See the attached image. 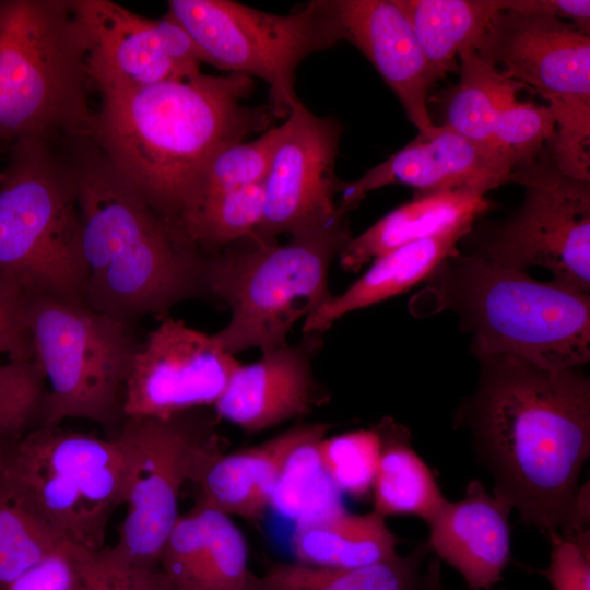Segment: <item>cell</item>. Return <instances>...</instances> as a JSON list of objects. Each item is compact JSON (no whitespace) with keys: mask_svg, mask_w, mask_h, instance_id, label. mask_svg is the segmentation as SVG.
<instances>
[{"mask_svg":"<svg viewBox=\"0 0 590 590\" xmlns=\"http://www.w3.org/2000/svg\"><path fill=\"white\" fill-rule=\"evenodd\" d=\"M475 391L455 414L468 428L493 494L546 535L575 509L590 455V380L581 368L550 369L508 355L475 356Z\"/></svg>","mask_w":590,"mask_h":590,"instance_id":"6da1fadb","label":"cell"},{"mask_svg":"<svg viewBox=\"0 0 590 590\" xmlns=\"http://www.w3.org/2000/svg\"><path fill=\"white\" fill-rule=\"evenodd\" d=\"M252 87L247 75L202 72L143 87H99L90 139L180 231L213 157L271 123L272 109L244 103Z\"/></svg>","mask_w":590,"mask_h":590,"instance_id":"7a4b0ae2","label":"cell"},{"mask_svg":"<svg viewBox=\"0 0 590 590\" xmlns=\"http://www.w3.org/2000/svg\"><path fill=\"white\" fill-rule=\"evenodd\" d=\"M86 266L85 304L134 324L210 298L208 256L166 222L90 138L70 144Z\"/></svg>","mask_w":590,"mask_h":590,"instance_id":"3957f363","label":"cell"},{"mask_svg":"<svg viewBox=\"0 0 590 590\" xmlns=\"http://www.w3.org/2000/svg\"><path fill=\"white\" fill-rule=\"evenodd\" d=\"M424 283L420 310L453 312L474 356L508 355L550 369L590 359L589 293L460 250Z\"/></svg>","mask_w":590,"mask_h":590,"instance_id":"277c9868","label":"cell"},{"mask_svg":"<svg viewBox=\"0 0 590 590\" xmlns=\"http://www.w3.org/2000/svg\"><path fill=\"white\" fill-rule=\"evenodd\" d=\"M91 83L73 0H0V142L90 138Z\"/></svg>","mask_w":590,"mask_h":590,"instance_id":"5b68a950","label":"cell"},{"mask_svg":"<svg viewBox=\"0 0 590 590\" xmlns=\"http://www.w3.org/2000/svg\"><path fill=\"white\" fill-rule=\"evenodd\" d=\"M1 173L0 276L30 296L85 304L87 272L70 144L13 142Z\"/></svg>","mask_w":590,"mask_h":590,"instance_id":"8992f818","label":"cell"},{"mask_svg":"<svg viewBox=\"0 0 590 590\" xmlns=\"http://www.w3.org/2000/svg\"><path fill=\"white\" fill-rule=\"evenodd\" d=\"M351 238L343 217L291 235L284 245L247 239L208 256L210 298L231 310L228 323L215 333L223 347L235 355L286 344L294 324L332 298L330 264Z\"/></svg>","mask_w":590,"mask_h":590,"instance_id":"52a82bcc","label":"cell"},{"mask_svg":"<svg viewBox=\"0 0 590 590\" xmlns=\"http://www.w3.org/2000/svg\"><path fill=\"white\" fill-rule=\"evenodd\" d=\"M34 359L48 389L39 426L69 418L102 426L115 438L125 421V388L139 346L133 324L85 304L30 296Z\"/></svg>","mask_w":590,"mask_h":590,"instance_id":"ba28073f","label":"cell"},{"mask_svg":"<svg viewBox=\"0 0 590 590\" xmlns=\"http://www.w3.org/2000/svg\"><path fill=\"white\" fill-rule=\"evenodd\" d=\"M0 472L63 542L83 547H104L108 521L126 502L128 459L119 435L37 426L0 453Z\"/></svg>","mask_w":590,"mask_h":590,"instance_id":"9c48e42d","label":"cell"},{"mask_svg":"<svg viewBox=\"0 0 590 590\" xmlns=\"http://www.w3.org/2000/svg\"><path fill=\"white\" fill-rule=\"evenodd\" d=\"M167 7L202 62L260 78L269 85L275 116L288 115L299 101L295 91L299 63L344 40L335 0H315L287 15L229 0H170Z\"/></svg>","mask_w":590,"mask_h":590,"instance_id":"30bf717a","label":"cell"},{"mask_svg":"<svg viewBox=\"0 0 590 590\" xmlns=\"http://www.w3.org/2000/svg\"><path fill=\"white\" fill-rule=\"evenodd\" d=\"M507 79L546 102L548 152L566 175L590 181V36L553 16L503 10L476 50Z\"/></svg>","mask_w":590,"mask_h":590,"instance_id":"8fae6325","label":"cell"},{"mask_svg":"<svg viewBox=\"0 0 590 590\" xmlns=\"http://www.w3.org/2000/svg\"><path fill=\"white\" fill-rule=\"evenodd\" d=\"M200 409L168 418L125 417L119 436L128 459L127 514L114 547L126 559L158 568L177 519L181 487L203 459L221 449L213 416Z\"/></svg>","mask_w":590,"mask_h":590,"instance_id":"7c38bea8","label":"cell"},{"mask_svg":"<svg viewBox=\"0 0 590 590\" xmlns=\"http://www.w3.org/2000/svg\"><path fill=\"white\" fill-rule=\"evenodd\" d=\"M510 182L524 189L521 205L469 252L512 269H546L554 282L590 294V181L564 174L546 146L516 166Z\"/></svg>","mask_w":590,"mask_h":590,"instance_id":"4fadbf2b","label":"cell"},{"mask_svg":"<svg viewBox=\"0 0 590 590\" xmlns=\"http://www.w3.org/2000/svg\"><path fill=\"white\" fill-rule=\"evenodd\" d=\"M282 128L264 180L263 215L248 238L259 244L276 243L283 233L294 235L346 216L335 203L344 186L334 173L339 122L315 115L298 101Z\"/></svg>","mask_w":590,"mask_h":590,"instance_id":"5bb4252c","label":"cell"},{"mask_svg":"<svg viewBox=\"0 0 590 590\" xmlns=\"http://www.w3.org/2000/svg\"><path fill=\"white\" fill-rule=\"evenodd\" d=\"M239 364L215 334L169 315L139 343L125 388V417L168 418L213 406Z\"/></svg>","mask_w":590,"mask_h":590,"instance_id":"9a60e30c","label":"cell"},{"mask_svg":"<svg viewBox=\"0 0 590 590\" xmlns=\"http://www.w3.org/2000/svg\"><path fill=\"white\" fill-rule=\"evenodd\" d=\"M73 8L96 88L143 87L201 73L192 39L167 13L152 20L110 0H73Z\"/></svg>","mask_w":590,"mask_h":590,"instance_id":"2e32d148","label":"cell"},{"mask_svg":"<svg viewBox=\"0 0 590 590\" xmlns=\"http://www.w3.org/2000/svg\"><path fill=\"white\" fill-rule=\"evenodd\" d=\"M512 163L497 150L472 141L446 125L435 126L353 182H344L339 211L346 213L370 191L402 184L417 193L452 192L477 197L505 184Z\"/></svg>","mask_w":590,"mask_h":590,"instance_id":"e0dca14e","label":"cell"},{"mask_svg":"<svg viewBox=\"0 0 590 590\" xmlns=\"http://www.w3.org/2000/svg\"><path fill=\"white\" fill-rule=\"evenodd\" d=\"M296 345L262 352L239 364L214 406L217 418L248 433L262 432L308 414L327 399L312 370L317 334Z\"/></svg>","mask_w":590,"mask_h":590,"instance_id":"ac0fdd59","label":"cell"},{"mask_svg":"<svg viewBox=\"0 0 590 590\" xmlns=\"http://www.w3.org/2000/svg\"><path fill=\"white\" fill-rule=\"evenodd\" d=\"M344 31L397 95L418 132L435 123L428 110V94L438 81L398 0H335Z\"/></svg>","mask_w":590,"mask_h":590,"instance_id":"d6986e66","label":"cell"},{"mask_svg":"<svg viewBox=\"0 0 590 590\" xmlns=\"http://www.w3.org/2000/svg\"><path fill=\"white\" fill-rule=\"evenodd\" d=\"M511 511L480 481H471L462 499H446L426 522L429 551L455 568L470 590H491L510 560Z\"/></svg>","mask_w":590,"mask_h":590,"instance_id":"ffe728a7","label":"cell"},{"mask_svg":"<svg viewBox=\"0 0 590 590\" xmlns=\"http://www.w3.org/2000/svg\"><path fill=\"white\" fill-rule=\"evenodd\" d=\"M158 569L172 590H244L247 542L231 516L196 504L166 538Z\"/></svg>","mask_w":590,"mask_h":590,"instance_id":"44dd1931","label":"cell"},{"mask_svg":"<svg viewBox=\"0 0 590 590\" xmlns=\"http://www.w3.org/2000/svg\"><path fill=\"white\" fill-rule=\"evenodd\" d=\"M316 426L317 423L297 425L251 447L210 453L191 480L199 488L197 504L231 517L259 521L270 505L286 458Z\"/></svg>","mask_w":590,"mask_h":590,"instance_id":"7402d4cb","label":"cell"},{"mask_svg":"<svg viewBox=\"0 0 590 590\" xmlns=\"http://www.w3.org/2000/svg\"><path fill=\"white\" fill-rule=\"evenodd\" d=\"M468 222L403 245L376 258L366 272L305 320L306 334H318L343 316L399 295L425 282L472 231Z\"/></svg>","mask_w":590,"mask_h":590,"instance_id":"603a6c76","label":"cell"},{"mask_svg":"<svg viewBox=\"0 0 590 590\" xmlns=\"http://www.w3.org/2000/svg\"><path fill=\"white\" fill-rule=\"evenodd\" d=\"M491 208L485 197L452 192L417 193L387 213L341 251V267L356 271L403 245L442 233L475 219Z\"/></svg>","mask_w":590,"mask_h":590,"instance_id":"cb8c5ba5","label":"cell"},{"mask_svg":"<svg viewBox=\"0 0 590 590\" xmlns=\"http://www.w3.org/2000/svg\"><path fill=\"white\" fill-rule=\"evenodd\" d=\"M398 540L374 510L352 514L345 508L295 524L291 538L297 562L335 569H355L397 554Z\"/></svg>","mask_w":590,"mask_h":590,"instance_id":"d4e9b609","label":"cell"},{"mask_svg":"<svg viewBox=\"0 0 590 590\" xmlns=\"http://www.w3.org/2000/svg\"><path fill=\"white\" fill-rule=\"evenodd\" d=\"M380 452L371 495L374 511L388 516H415L427 522L446 498L428 465L413 449L411 433L393 418L376 426Z\"/></svg>","mask_w":590,"mask_h":590,"instance_id":"484cf974","label":"cell"},{"mask_svg":"<svg viewBox=\"0 0 590 590\" xmlns=\"http://www.w3.org/2000/svg\"><path fill=\"white\" fill-rule=\"evenodd\" d=\"M437 80L476 51L502 11L500 0H398Z\"/></svg>","mask_w":590,"mask_h":590,"instance_id":"4316f807","label":"cell"},{"mask_svg":"<svg viewBox=\"0 0 590 590\" xmlns=\"http://www.w3.org/2000/svg\"><path fill=\"white\" fill-rule=\"evenodd\" d=\"M426 541L406 556H393L355 569H335L300 562L278 563L263 574L250 571L244 590H414L429 553Z\"/></svg>","mask_w":590,"mask_h":590,"instance_id":"83f0119b","label":"cell"},{"mask_svg":"<svg viewBox=\"0 0 590 590\" xmlns=\"http://www.w3.org/2000/svg\"><path fill=\"white\" fill-rule=\"evenodd\" d=\"M458 71L459 81L445 101L442 125L472 141L495 149L492 133L496 113L505 102L517 97L518 91L526 87L504 76L476 51L460 55Z\"/></svg>","mask_w":590,"mask_h":590,"instance_id":"f1b7e54d","label":"cell"},{"mask_svg":"<svg viewBox=\"0 0 590 590\" xmlns=\"http://www.w3.org/2000/svg\"><path fill=\"white\" fill-rule=\"evenodd\" d=\"M330 426L317 423L286 458L270 507L295 521V524L344 509L341 492L334 486L321 463L318 445Z\"/></svg>","mask_w":590,"mask_h":590,"instance_id":"f546056e","label":"cell"},{"mask_svg":"<svg viewBox=\"0 0 590 590\" xmlns=\"http://www.w3.org/2000/svg\"><path fill=\"white\" fill-rule=\"evenodd\" d=\"M264 210V182L201 199L187 213L180 231L205 256L252 236Z\"/></svg>","mask_w":590,"mask_h":590,"instance_id":"4dcf8cb0","label":"cell"},{"mask_svg":"<svg viewBox=\"0 0 590 590\" xmlns=\"http://www.w3.org/2000/svg\"><path fill=\"white\" fill-rule=\"evenodd\" d=\"M63 543L16 485L0 472V590H7Z\"/></svg>","mask_w":590,"mask_h":590,"instance_id":"1f68e13d","label":"cell"},{"mask_svg":"<svg viewBox=\"0 0 590 590\" xmlns=\"http://www.w3.org/2000/svg\"><path fill=\"white\" fill-rule=\"evenodd\" d=\"M71 590H172L158 568L137 565L114 546L88 548L66 543Z\"/></svg>","mask_w":590,"mask_h":590,"instance_id":"d6a6232c","label":"cell"},{"mask_svg":"<svg viewBox=\"0 0 590 590\" xmlns=\"http://www.w3.org/2000/svg\"><path fill=\"white\" fill-rule=\"evenodd\" d=\"M46 393L35 359L0 363V453L40 425Z\"/></svg>","mask_w":590,"mask_h":590,"instance_id":"836d02e7","label":"cell"},{"mask_svg":"<svg viewBox=\"0 0 590 590\" xmlns=\"http://www.w3.org/2000/svg\"><path fill=\"white\" fill-rule=\"evenodd\" d=\"M318 452L324 471L341 493L363 497L371 492L380 452L375 427L326 436Z\"/></svg>","mask_w":590,"mask_h":590,"instance_id":"e575fe53","label":"cell"},{"mask_svg":"<svg viewBox=\"0 0 590 590\" xmlns=\"http://www.w3.org/2000/svg\"><path fill=\"white\" fill-rule=\"evenodd\" d=\"M282 130V125L268 128L252 141H243L220 151L204 173L194 206L205 197L264 182Z\"/></svg>","mask_w":590,"mask_h":590,"instance_id":"d590c367","label":"cell"},{"mask_svg":"<svg viewBox=\"0 0 590 590\" xmlns=\"http://www.w3.org/2000/svg\"><path fill=\"white\" fill-rule=\"evenodd\" d=\"M555 135V119L545 105L505 102L497 110L492 133L493 146L514 165L536 158Z\"/></svg>","mask_w":590,"mask_h":590,"instance_id":"8d00e7d4","label":"cell"},{"mask_svg":"<svg viewBox=\"0 0 590 590\" xmlns=\"http://www.w3.org/2000/svg\"><path fill=\"white\" fill-rule=\"evenodd\" d=\"M27 295L19 285L0 276V357L9 361H34L27 322Z\"/></svg>","mask_w":590,"mask_h":590,"instance_id":"74e56055","label":"cell"},{"mask_svg":"<svg viewBox=\"0 0 590 590\" xmlns=\"http://www.w3.org/2000/svg\"><path fill=\"white\" fill-rule=\"evenodd\" d=\"M550 563L543 571L553 590H590V550L550 532Z\"/></svg>","mask_w":590,"mask_h":590,"instance_id":"f35d334b","label":"cell"},{"mask_svg":"<svg viewBox=\"0 0 590 590\" xmlns=\"http://www.w3.org/2000/svg\"><path fill=\"white\" fill-rule=\"evenodd\" d=\"M72 569L66 543L31 567L7 590H71Z\"/></svg>","mask_w":590,"mask_h":590,"instance_id":"ab89813d","label":"cell"},{"mask_svg":"<svg viewBox=\"0 0 590 590\" xmlns=\"http://www.w3.org/2000/svg\"><path fill=\"white\" fill-rule=\"evenodd\" d=\"M503 10L553 16L590 30V1L588 0H500Z\"/></svg>","mask_w":590,"mask_h":590,"instance_id":"60d3db41","label":"cell"},{"mask_svg":"<svg viewBox=\"0 0 590 590\" xmlns=\"http://www.w3.org/2000/svg\"><path fill=\"white\" fill-rule=\"evenodd\" d=\"M414 590H446L439 579V563L433 560L429 565V571L425 576H421L420 581Z\"/></svg>","mask_w":590,"mask_h":590,"instance_id":"b9f144b4","label":"cell"},{"mask_svg":"<svg viewBox=\"0 0 590 590\" xmlns=\"http://www.w3.org/2000/svg\"><path fill=\"white\" fill-rule=\"evenodd\" d=\"M1 175H2V173L0 172V178H1Z\"/></svg>","mask_w":590,"mask_h":590,"instance_id":"7bdbcfd3","label":"cell"}]
</instances>
